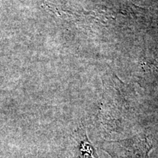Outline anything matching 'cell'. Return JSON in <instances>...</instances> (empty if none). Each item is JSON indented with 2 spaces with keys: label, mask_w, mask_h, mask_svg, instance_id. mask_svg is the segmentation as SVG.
Segmentation results:
<instances>
[{
  "label": "cell",
  "mask_w": 158,
  "mask_h": 158,
  "mask_svg": "<svg viewBox=\"0 0 158 158\" xmlns=\"http://www.w3.org/2000/svg\"><path fill=\"white\" fill-rule=\"evenodd\" d=\"M155 146L154 140L141 135L123 141H106L102 149L112 158H148Z\"/></svg>",
  "instance_id": "cell-1"
},
{
  "label": "cell",
  "mask_w": 158,
  "mask_h": 158,
  "mask_svg": "<svg viewBox=\"0 0 158 158\" xmlns=\"http://www.w3.org/2000/svg\"><path fill=\"white\" fill-rule=\"evenodd\" d=\"M77 151L78 158H99L95 148L88 139L84 129L78 131Z\"/></svg>",
  "instance_id": "cell-2"
}]
</instances>
